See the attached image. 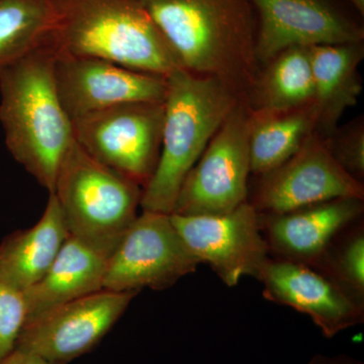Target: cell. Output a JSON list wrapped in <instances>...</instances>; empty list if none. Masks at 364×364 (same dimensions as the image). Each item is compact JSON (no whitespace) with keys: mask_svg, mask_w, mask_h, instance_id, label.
<instances>
[{"mask_svg":"<svg viewBox=\"0 0 364 364\" xmlns=\"http://www.w3.org/2000/svg\"><path fill=\"white\" fill-rule=\"evenodd\" d=\"M186 70L221 80L249 109L260 72L251 0H138Z\"/></svg>","mask_w":364,"mask_h":364,"instance_id":"1","label":"cell"},{"mask_svg":"<svg viewBox=\"0 0 364 364\" xmlns=\"http://www.w3.org/2000/svg\"><path fill=\"white\" fill-rule=\"evenodd\" d=\"M52 41L0 71V124L7 150L49 193L73 141L57 90Z\"/></svg>","mask_w":364,"mask_h":364,"instance_id":"2","label":"cell"},{"mask_svg":"<svg viewBox=\"0 0 364 364\" xmlns=\"http://www.w3.org/2000/svg\"><path fill=\"white\" fill-rule=\"evenodd\" d=\"M166 78L161 149L143 188L141 208L170 215L186 176L241 102L229 86L210 76L181 68Z\"/></svg>","mask_w":364,"mask_h":364,"instance_id":"3","label":"cell"},{"mask_svg":"<svg viewBox=\"0 0 364 364\" xmlns=\"http://www.w3.org/2000/svg\"><path fill=\"white\" fill-rule=\"evenodd\" d=\"M57 52L167 76L183 68L138 0H50Z\"/></svg>","mask_w":364,"mask_h":364,"instance_id":"4","label":"cell"},{"mask_svg":"<svg viewBox=\"0 0 364 364\" xmlns=\"http://www.w3.org/2000/svg\"><path fill=\"white\" fill-rule=\"evenodd\" d=\"M142 191L136 182L91 157L73 139L51 193L68 234L109 256L138 215Z\"/></svg>","mask_w":364,"mask_h":364,"instance_id":"5","label":"cell"},{"mask_svg":"<svg viewBox=\"0 0 364 364\" xmlns=\"http://www.w3.org/2000/svg\"><path fill=\"white\" fill-rule=\"evenodd\" d=\"M73 138L97 161L144 188L156 168L164 102L116 105L72 119Z\"/></svg>","mask_w":364,"mask_h":364,"instance_id":"6","label":"cell"},{"mask_svg":"<svg viewBox=\"0 0 364 364\" xmlns=\"http://www.w3.org/2000/svg\"><path fill=\"white\" fill-rule=\"evenodd\" d=\"M251 112L238 104L186 176L172 214L224 215L248 200Z\"/></svg>","mask_w":364,"mask_h":364,"instance_id":"7","label":"cell"},{"mask_svg":"<svg viewBox=\"0 0 364 364\" xmlns=\"http://www.w3.org/2000/svg\"><path fill=\"white\" fill-rule=\"evenodd\" d=\"M198 264L170 215L142 210L109 255L104 289L162 291L195 272Z\"/></svg>","mask_w":364,"mask_h":364,"instance_id":"8","label":"cell"},{"mask_svg":"<svg viewBox=\"0 0 364 364\" xmlns=\"http://www.w3.org/2000/svg\"><path fill=\"white\" fill-rule=\"evenodd\" d=\"M260 66L294 46L361 43L360 14L347 0H251Z\"/></svg>","mask_w":364,"mask_h":364,"instance_id":"9","label":"cell"},{"mask_svg":"<svg viewBox=\"0 0 364 364\" xmlns=\"http://www.w3.org/2000/svg\"><path fill=\"white\" fill-rule=\"evenodd\" d=\"M136 294L102 289L49 309L26 321L14 348L68 364L102 341Z\"/></svg>","mask_w":364,"mask_h":364,"instance_id":"10","label":"cell"},{"mask_svg":"<svg viewBox=\"0 0 364 364\" xmlns=\"http://www.w3.org/2000/svg\"><path fill=\"white\" fill-rule=\"evenodd\" d=\"M177 233L198 263H208L226 286H237L242 277L259 279L269 250L250 203L224 215L170 214Z\"/></svg>","mask_w":364,"mask_h":364,"instance_id":"11","label":"cell"},{"mask_svg":"<svg viewBox=\"0 0 364 364\" xmlns=\"http://www.w3.org/2000/svg\"><path fill=\"white\" fill-rule=\"evenodd\" d=\"M248 200L260 215H277L340 198L364 200V186L335 161L313 133L286 162L262 174Z\"/></svg>","mask_w":364,"mask_h":364,"instance_id":"12","label":"cell"},{"mask_svg":"<svg viewBox=\"0 0 364 364\" xmlns=\"http://www.w3.org/2000/svg\"><path fill=\"white\" fill-rule=\"evenodd\" d=\"M55 80L71 121L127 102H163L167 92L164 76L135 70L109 60L57 51Z\"/></svg>","mask_w":364,"mask_h":364,"instance_id":"13","label":"cell"},{"mask_svg":"<svg viewBox=\"0 0 364 364\" xmlns=\"http://www.w3.org/2000/svg\"><path fill=\"white\" fill-rule=\"evenodd\" d=\"M258 280L265 299L309 316L326 338L363 323L364 304L315 268L270 258Z\"/></svg>","mask_w":364,"mask_h":364,"instance_id":"14","label":"cell"},{"mask_svg":"<svg viewBox=\"0 0 364 364\" xmlns=\"http://www.w3.org/2000/svg\"><path fill=\"white\" fill-rule=\"evenodd\" d=\"M363 200L340 198L282 214H258L269 255L313 267L337 235L363 219Z\"/></svg>","mask_w":364,"mask_h":364,"instance_id":"15","label":"cell"},{"mask_svg":"<svg viewBox=\"0 0 364 364\" xmlns=\"http://www.w3.org/2000/svg\"><path fill=\"white\" fill-rule=\"evenodd\" d=\"M312 55L316 133L331 136L347 109L358 104L363 91L359 67L364 57L363 42L318 45Z\"/></svg>","mask_w":364,"mask_h":364,"instance_id":"16","label":"cell"},{"mask_svg":"<svg viewBox=\"0 0 364 364\" xmlns=\"http://www.w3.org/2000/svg\"><path fill=\"white\" fill-rule=\"evenodd\" d=\"M109 256L69 235L51 267L25 293L28 317L104 289Z\"/></svg>","mask_w":364,"mask_h":364,"instance_id":"17","label":"cell"},{"mask_svg":"<svg viewBox=\"0 0 364 364\" xmlns=\"http://www.w3.org/2000/svg\"><path fill=\"white\" fill-rule=\"evenodd\" d=\"M69 236L53 193L39 222L7 236L0 244V275L26 293L51 267Z\"/></svg>","mask_w":364,"mask_h":364,"instance_id":"18","label":"cell"},{"mask_svg":"<svg viewBox=\"0 0 364 364\" xmlns=\"http://www.w3.org/2000/svg\"><path fill=\"white\" fill-rule=\"evenodd\" d=\"M312 55L308 46H294L261 66L249 109L257 112L291 111L312 104Z\"/></svg>","mask_w":364,"mask_h":364,"instance_id":"19","label":"cell"},{"mask_svg":"<svg viewBox=\"0 0 364 364\" xmlns=\"http://www.w3.org/2000/svg\"><path fill=\"white\" fill-rule=\"evenodd\" d=\"M315 130L316 114L312 104L286 112H251V173L262 176L277 168L293 156Z\"/></svg>","mask_w":364,"mask_h":364,"instance_id":"20","label":"cell"},{"mask_svg":"<svg viewBox=\"0 0 364 364\" xmlns=\"http://www.w3.org/2000/svg\"><path fill=\"white\" fill-rule=\"evenodd\" d=\"M50 0H0V71L52 39Z\"/></svg>","mask_w":364,"mask_h":364,"instance_id":"21","label":"cell"},{"mask_svg":"<svg viewBox=\"0 0 364 364\" xmlns=\"http://www.w3.org/2000/svg\"><path fill=\"white\" fill-rule=\"evenodd\" d=\"M358 220L337 235L313 268L364 304V228Z\"/></svg>","mask_w":364,"mask_h":364,"instance_id":"22","label":"cell"},{"mask_svg":"<svg viewBox=\"0 0 364 364\" xmlns=\"http://www.w3.org/2000/svg\"><path fill=\"white\" fill-rule=\"evenodd\" d=\"M327 149L346 173L359 182L364 179V121L358 117L337 128L324 139Z\"/></svg>","mask_w":364,"mask_h":364,"instance_id":"23","label":"cell"},{"mask_svg":"<svg viewBox=\"0 0 364 364\" xmlns=\"http://www.w3.org/2000/svg\"><path fill=\"white\" fill-rule=\"evenodd\" d=\"M26 317L25 293L0 275V360L14 350Z\"/></svg>","mask_w":364,"mask_h":364,"instance_id":"24","label":"cell"},{"mask_svg":"<svg viewBox=\"0 0 364 364\" xmlns=\"http://www.w3.org/2000/svg\"><path fill=\"white\" fill-rule=\"evenodd\" d=\"M0 364H64L53 363L47 359L41 358L37 354L30 351L23 350L20 348H14L6 358L0 360Z\"/></svg>","mask_w":364,"mask_h":364,"instance_id":"25","label":"cell"},{"mask_svg":"<svg viewBox=\"0 0 364 364\" xmlns=\"http://www.w3.org/2000/svg\"><path fill=\"white\" fill-rule=\"evenodd\" d=\"M308 364H363L356 359L349 358L346 355L330 356L325 355H316L311 359L310 363Z\"/></svg>","mask_w":364,"mask_h":364,"instance_id":"26","label":"cell"},{"mask_svg":"<svg viewBox=\"0 0 364 364\" xmlns=\"http://www.w3.org/2000/svg\"><path fill=\"white\" fill-rule=\"evenodd\" d=\"M347 1L361 16H364V0H347Z\"/></svg>","mask_w":364,"mask_h":364,"instance_id":"27","label":"cell"}]
</instances>
